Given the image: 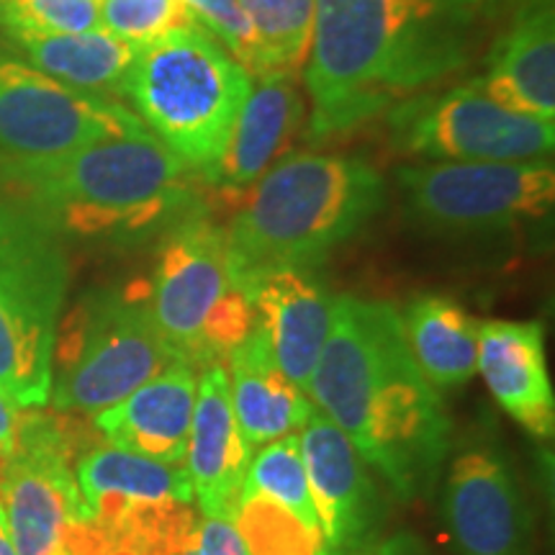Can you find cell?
I'll return each instance as SVG.
<instances>
[{
	"label": "cell",
	"instance_id": "cell-1",
	"mask_svg": "<svg viewBox=\"0 0 555 555\" xmlns=\"http://www.w3.org/2000/svg\"><path fill=\"white\" fill-rule=\"evenodd\" d=\"M506 0H314L309 134L388 114L474 65Z\"/></svg>",
	"mask_w": 555,
	"mask_h": 555
},
{
	"label": "cell",
	"instance_id": "cell-2",
	"mask_svg": "<svg viewBox=\"0 0 555 555\" xmlns=\"http://www.w3.org/2000/svg\"><path fill=\"white\" fill-rule=\"evenodd\" d=\"M307 397L399 499L414 502L435 489L453 422L416 367L393 304L335 296Z\"/></svg>",
	"mask_w": 555,
	"mask_h": 555
},
{
	"label": "cell",
	"instance_id": "cell-3",
	"mask_svg": "<svg viewBox=\"0 0 555 555\" xmlns=\"http://www.w3.org/2000/svg\"><path fill=\"white\" fill-rule=\"evenodd\" d=\"M245 191L224 227L240 288L270 270L317 268L363 232L388 196L371 163L319 152L281 159Z\"/></svg>",
	"mask_w": 555,
	"mask_h": 555
},
{
	"label": "cell",
	"instance_id": "cell-4",
	"mask_svg": "<svg viewBox=\"0 0 555 555\" xmlns=\"http://www.w3.org/2000/svg\"><path fill=\"white\" fill-rule=\"evenodd\" d=\"M191 170L150 129L111 134L52 163L0 168L16 201L57 234L139 237L193 208Z\"/></svg>",
	"mask_w": 555,
	"mask_h": 555
},
{
	"label": "cell",
	"instance_id": "cell-5",
	"mask_svg": "<svg viewBox=\"0 0 555 555\" xmlns=\"http://www.w3.org/2000/svg\"><path fill=\"white\" fill-rule=\"evenodd\" d=\"M253 78L201 26L139 47L124 95L191 172L214 183Z\"/></svg>",
	"mask_w": 555,
	"mask_h": 555
},
{
	"label": "cell",
	"instance_id": "cell-6",
	"mask_svg": "<svg viewBox=\"0 0 555 555\" xmlns=\"http://www.w3.org/2000/svg\"><path fill=\"white\" fill-rule=\"evenodd\" d=\"M147 291L165 347L196 371L224 363L253 330L249 301L229 262L224 227L196 206L165 229Z\"/></svg>",
	"mask_w": 555,
	"mask_h": 555
},
{
	"label": "cell",
	"instance_id": "cell-7",
	"mask_svg": "<svg viewBox=\"0 0 555 555\" xmlns=\"http://www.w3.org/2000/svg\"><path fill=\"white\" fill-rule=\"evenodd\" d=\"M172 360L152 317L147 281L90 291L60 319L50 406L95 416Z\"/></svg>",
	"mask_w": 555,
	"mask_h": 555
},
{
	"label": "cell",
	"instance_id": "cell-8",
	"mask_svg": "<svg viewBox=\"0 0 555 555\" xmlns=\"http://www.w3.org/2000/svg\"><path fill=\"white\" fill-rule=\"evenodd\" d=\"M69 286L62 234L16 198H0V391L50 406L54 337Z\"/></svg>",
	"mask_w": 555,
	"mask_h": 555
},
{
	"label": "cell",
	"instance_id": "cell-9",
	"mask_svg": "<svg viewBox=\"0 0 555 555\" xmlns=\"http://www.w3.org/2000/svg\"><path fill=\"white\" fill-rule=\"evenodd\" d=\"M409 219L440 237H486L553 211L555 168L535 163H422L397 170Z\"/></svg>",
	"mask_w": 555,
	"mask_h": 555
},
{
	"label": "cell",
	"instance_id": "cell-10",
	"mask_svg": "<svg viewBox=\"0 0 555 555\" xmlns=\"http://www.w3.org/2000/svg\"><path fill=\"white\" fill-rule=\"evenodd\" d=\"M388 129L393 147L425 163H535L555 147L553 121L499 106L474 80L399 103Z\"/></svg>",
	"mask_w": 555,
	"mask_h": 555
},
{
	"label": "cell",
	"instance_id": "cell-11",
	"mask_svg": "<svg viewBox=\"0 0 555 555\" xmlns=\"http://www.w3.org/2000/svg\"><path fill=\"white\" fill-rule=\"evenodd\" d=\"M147 129L108 95L52 80L0 50V168L52 163L95 139Z\"/></svg>",
	"mask_w": 555,
	"mask_h": 555
},
{
	"label": "cell",
	"instance_id": "cell-12",
	"mask_svg": "<svg viewBox=\"0 0 555 555\" xmlns=\"http://www.w3.org/2000/svg\"><path fill=\"white\" fill-rule=\"evenodd\" d=\"M73 453L67 422L29 409L16 455L0 474V509L18 555H69L80 515Z\"/></svg>",
	"mask_w": 555,
	"mask_h": 555
},
{
	"label": "cell",
	"instance_id": "cell-13",
	"mask_svg": "<svg viewBox=\"0 0 555 555\" xmlns=\"http://www.w3.org/2000/svg\"><path fill=\"white\" fill-rule=\"evenodd\" d=\"M442 517L457 555H535V517L509 461L489 446L455 455Z\"/></svg>",
	"mask_w": 555,
	"mask_h": 555
},
{
	"label": "cell",
	"instance_id": "cell-14",
	"mask_svg": "<svg viewBox=\"0 0 555 555\" xmlns=\"http://www.w3.org/2000/svg\"><path fill=\"white\" fill-rule=\"evenodd\" d=\"M298 440L324 555H345L376 538L384 522V496L358 448L317 409Z\"/></svg>",
	"mask_w": 555,
	"mask_h": 555
},
{
	"label": "cell",
	"instance_id": "cell-15",
	"mask_svg": "<svg viewBox=\"0 0 555 555\" xmlns=\"http://www.w3.org/2000/svg\"><path fill=\"white\" fill-rule=\"evenodd\" d=\"M253 332L278 371L307 393L309 378L330 335L335 294L314 268H281L247 283Z\"/></svg>",
	"mask_w": 555,
	"mask_h": 555
},
{
	"label": "cell",
	"instance_id": "cell-16",
	"mask_svg": "<svg viewBox=\"0 0 555 555\" xmlns=\"http://www.w3.org/2000/svg\"><path fill=\"white\" fill-rule=\"evenodd\" d=\"M253 453L229 401L224 363L201 367L185 450V470L201 515L234 519Z\"/></svg>",
	"mask_w": 555,
	"mask_h": 555
},
{
	"label": "cell",
	"instance_id": "cell-17",
	"mask_svg": "<svg viewBox=\"0 0 555 555\" xmlns=\"http://www.w3.org/2000/svg\"><path fill=\"white\" fill-rule=\"evenodd\" d=\"M474 82L515 114L555 119V0H519Z\"/></svg>",
	"mask_w": 555,
	"mask_h": 555
},
{
	"label": "cell",
	"instance_id": "cell-18",
	"mask_svg": "<svg viewBox=\"0 0 555 555\" xmlns=\"http://www.w3.org/2000/svg\"><path fill=\"white\" fill-rule=\"evenodd\" d=\"M196 393L198 371L172 358L157 376L144 380L114 406L95 414V433L106 440V446L168 466H185Z\"/></svg>",
	"mask_w": 555,
	"mask_h": 555
},
{
	"label": "cell",
	"instance_id": "cell-19",
	"mask_svg": "<svg viewBox=\"0 0 555 555\" xmlns=\"http://www.w3.org/2000/svg\"><path fill=\"white\" fill-rule=\"evenodd\" d=\"M476 373H481L491 397L519 427L540 440L553 437L555 393L540 322H478Z\"/></svg>",
	"mask_w": 555,
	"mask_h": 555
},
{
	"label": "cell",
	"instance_id": "cell-20",
	"mask_svg": "<svg viewBox=\"0 0 555 555\" xmlns=\"http://www.w3.org/2000/svg\"><path fill=\"white\" fill-rule=\"evenodd\" d=\"M245 103L234 121L224 159L214 185L229 191H245L262 172L275 165L301 129L307 101L296 78L281 73L253 78Z\"/></svg>",
	"mask_w": 555,
	"mask_h": 555
},
{
	"label": "cell",
	"instance_id": "cell-21",
	"mask_svg": "<svg viewBox=\"0 0 555 555\" xmlns=\"http://www.w3.org/2000/svg\"><path fill=\"white\" fill-rule=\"evenodd\" d=\"M224 367L229 401L249 448L258 450L281 437L301 433L314 406L301 388L278 371L253 330L245 343L229 352Z\"/></svg>",
	"mask_w": 555,
	"mask_h": 555
},
{
	"label": "cell",
	"instance_id": "cell-22",
	"mask_svg": "<svg viewBox=\"0 0 555 555\" xmlns=\"http://www.w3.org/2000/svg\"><path fill=\"white\" fill-rule=\"evenodd\" d=\"M75 483L80 494V515L137 502L196 504L185 466H168L114 446L90 448L78 455Z\"/></svg>",
	"mask_w": 555,
	"mask_h": 555
},
{
	"label": "cell",
	"instance_id": "cell-23",
	"mask_svg": "<svg viewBox=\"0 0 555 555\" xmlns=\"http://www.w3.org/2000/svg\"><path fill=\"white\" fill-rule=\"evenodd\" d=\"M24 54V62L52 80L86 93H124L139 47L106 29L78 34H13L5 37Z\"/></svg>",
	"mask_w": 555,
	"mask_h": 555
},
{
	"label": "cell",
	"instance_id": "cell-24",
	"mask_svg": "<svg viewBox=\"0 0 555 555\" xmlns=\"http://www.w3.org/2000/svg\"><path fill=\"white\" fill-rule=\"evenodd\" d=\"M401 332L416 367L437 391L468 384L476 373L478 322L440 294L416 296L399 309Z\"/></svg>",
	"mask_w": 555,
	"mask_h": 555
},
{
	"label": "cell",
	"instance_id": "cell-25",
	"mask_svg": "<svg viewBox=\"0 0 555 555\" xmlns=\"http://www.w3.org/2000/svg\"><path fill=\"white\" fill-rule=\"evenodd\" d=\"M258 34L268 75L296 78L314 41V0H240Z\"/></svg>",
	"mask_w": 555,
	"mask_h": 555
},
{
	"label": "cell",
	"instance_id": "cell-26",
	"mask_svg": "<svg viewBox=\"0 0 555 555\" xmlns=\"http://www.w3.org/2000/svg\"><path fill=\"white\" fill-rule=\"evenodd\" d=\"M242 496L273 499V502L286 506L288 512H294L298 519H304L309 527L319 530L298 433L255 450L253 461L247 466L245 483H242Z\"/></svg>",
	"mask_w": 555,
	"mask_h": 555
},
{
	"label": "cell",
	"instance_id": "cell-27",
	"mask_svg": "<svg viewBox=\"0 0 555 555\" xmlns=\"http://www.w3.org/2000/svg\"><path fill=\"white\" fill-rule=\"evenodd\" d=\"M234 527L247 555H324L322 532L268 496H242Z\"/></svg>",
	"mask_w": 555,
	"mask_h": 555
},
{
	"label": "cell",
	"instance_id": "cell-28",
	"mask_svg": "<svg viewBox=\"0 0 555 555\" xmlns=\"http://www.w3.org/2000/svg\"><path fill=\"white\" fill-rule=\"evenodd\" d=\"M101 29L99 0H0V31L78 34Z\"/></svg>",
	"mask_w": 555,
	"mask_h": 555
},
{
	"label": "cell",
	"instance_id": "cell-29",
	"mask_svg": "<svg viewBox=\"0 0 555 555\" xmlns=\"http://www.w3.org/2000/svg\"><path fill=\"white\" fill-rule=\"evenodd\" d=\"M99 9L101 29L137 47L196 26L183 0H99Z\"/></svg>",
	"mask_w": 555,
	"mask_h": 555
},
{
	"label": "cell",
	"instance_id": "cell-30",
	"mask_svg": "<svg viewBox=\"0 0 555 555\" xmlns=\"http://www.w3.org/2000/svg\"><path fill=\"white\" fill-rule=\"evenodd\" d=\"M183 3L196 26H201L217 44L224 47L247 69L249 78L268 75L258 34L249 24L240 0H183Z\"/></svg>",
	"mask_w": 555,
	"mask_h": 555
},
{
	"label": "cell",
	"instance_id": "cell-31",
	"mask_svg": "<svg viewBox=\"0 0 555 555\" xmlns=\"http://www.w3.org/2000/svg\"><path fill=\"white\" fill-rule=\"evenodd\" d=\"M193 547L198 555H247L234 519L227 517H201Z\"/></svg>",
	"mask_w": 555,
	"mask_h": 555
},
{
	"label": "cell",
	"instance_id": "cell-32",
	"mask_svg": "<svg viewBox=\"0 0 555 555\" xmlns=\"http://www.w3.org/2000/svg\"><path fill=\"white\" fill-rule=\"evenodd\" d=\"M26 414H29V409L18 406L9 393L0 391V474L9 466L11 457L16 455Z\"/></svg>",
	"mask_w": 555,
	"mask_h": 555
},
{
	"label": "cell",
	"instance_id": "cell-33",
	"mask_svg": "<svg viewBox=\"0 0 555 555\" xmlns=\"http://www.w3.org/2000/svg\"><path fill=\"white\" fill-rule=\"evenodd\" d=\"M345 555H429L427 547L416 540L412 532H397L391 538H373L367 543L358 545L356 551Z\"/></svg>",
	"mask_w": 555,
	"mask_h": 555
},
{
	"label": "cell",
	"instance_id": "cell-34",
	"mask_svg": "<svg viewBox=\"0 0 555 555\" xmlns=\"http://www.w3.org/2000/svg\"><path fill=\"white\" fill-rule=\"evenodd\" d=\"M0 555H18L16 545H13V540L9 535V527H5L3 509H0Z\"/></svg>",
	"mask_w": 555,
	"mask_h": 555
},
{
	"label": "cell",
	"instance_id": "cell-35",
	"mask_svg": "<svg viewBox=\"0 0 555 555\" xmlns=\"http://www.w3.org/2000/svg\"><path fill=\"white\" fill-rule=\"evenodd\" d=\"M178 555H198V553H196V547H189V551H183V553H178Z\"/></svg>",
	"mask_w": 555,
	"mask_h": 555
}]
</instances>
